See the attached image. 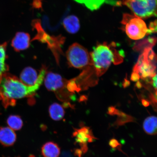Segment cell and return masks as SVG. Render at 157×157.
<instances>
[{
    "label": "cell",
    "instance_id": "cell-1",
    "mask_svg": "<svg viewBox=\"0 0 157 157\" xmlns=\"http://www.w3.org/2000/svg\"><path fill=\"white\" fill-rule=\"evenodd\" d=\"M47 72L46 66H43L34 85H25L20 79L7 72L3 75L0 82V100L4 107L16 105V99L34 95L43 83Z\"/></svg>",
    "mask_w": 157,
    "mask_h": 157
},
{
    "label": "cell",
    "instance_id": "cell-2",
    "mask_svg": "<svg viewBox=\"0 0 157 157\" xmlns=\"http://www.w3.org/2000/svg\"><path fill=\"white\" fill-rule=\"evenodd\" d=\"M123 56L122 52L119 54L105 43L100 44L90 54L91 65L93 66L97 75L100 76L105 73L112 63L122 62Z\"/></svg>",
    "mask_w": 157,
    "mask_h": 157
},
{
    "label": "cell",
    "instance_id": "cell-3",
    "mask_svg": "<svg viewBox=\"0 0 157 157\" xmlns=\"http://www.w3.org/2000/svg\"><path fill=\"white\" fill-rule=\"evenodd\" d=\"M156 55L151 47H148L139 57L133 71L138 73L142 79L152 78L156 74Z\"/></svg>",
    "mask_w": 157,
    "mask_h": 157
},
{
    "label": "cell",
    "instance_id": "cell-4",
    "mask_svg": "<svg viewBox=\"0 0 157 157\" xmlns=\"http://www.w3.org/2000/svg\"><path fill=\"white\" fill-rule=\"evenodd\" d=\"M121 6H126L133 15L142 19L157 16V0H122Z\"/></svg>",
    "mask_w": 157,
    "mask_h": 157
},
{
    "label": "cell",
    "instance_id": "cell-5",
    "mask_svg": "<svg viewBox=\"0 0 157 157\" xmlns=\"http://www.w3.org/2000/svg\"><path fill=\"white\" fill-rule=\"evenodd\" d=\"M121 23L124 25L127 36L133 40L142 39L147 34L148 29L143 19L134 15L124 13Z\"/></svg>",
    "mask_w": 157,
    "mask_h": 157
},
{
    "label": "cell",
    "instance_id": "cell-6",
    "mask_svg": "<svg viewBox=\"0 0 157 157\" xmlns=\"http://www.w3.org/2000/svg\"><path fill=\"white\" fill-rule=\"evenodd\" d=\"M44 80L47 89L54 92L59 99L66 101L69 98L72 99L73 95L67 89L68 80L60 75L51 72H46Z\"/></svg>",
    "mask_w": 157,
    "mask_h": 157
},
{
    "label": "cell",
    "instance_id": "cell-7",
    "mask_svg": "<svg viewBox=\"0 0 157 157\" xmlns=\"http://www.w3.org/2000/svg\"><path fill=\"white\" fill-rule=\"evenodd\" d=\"M66 56L68 64L72 67L82 69L91 65V58L87 50L77 43L69 48Z\"/></svg>",
    "mask_w": 157,
    "mask_h": 157
},
{
    "label": "cell",
    "instance_id": "cell-8",
    "mask_svg": "<svg viewBox=\"0 0 157 157\" xmlns=\"http://www.w3.org/2000/svg\"><path fill=\"white\" fill-rule=\"evenodd\" d=\"M30 35L25 32H17L12 41L11 45L17 52L28 48L30 45Z\"/></svg>",
    "mask_w": 157,
    "mask_h": 157
},
{
    "label": "cell",
    "instance_id": "cell-9",
    "mask_svg": "<svg viewBox=\"0 0 157 157\" xmlns=\"http://www.w3.org/2000/svg\"><path fill=\"white\" fill-rule=\"evenodd\" d=\"M14 131L9 127H0V143L5 147L12 146L16 140Z\"/></svg>",
    "mask_w": 157,
    "mask_h": 157
},
{
    "label": "cell",
    "instance_id": "cell-10",
    "mask_svg": "<svg viewBox=\"0 0 157 157\" xmlns=\"http://www.w3.org/2000/svg\"><path fill=\"white\" fill-rule=\"evenodd\" d=\"M77 2L85 6L92 11L97 10L105 4L117 6V0H74Z\"/></svg>",
    "mask_w": 157,
    "mask_h": 157
},
{
    "label": "cell",
    "instance_id": "cell-11",
    "mask_svg": "<svg viewBox=\"0 0 157 157\" xmlns=\"http://www.w3.org/2000/svg\"><path fill=\"white\" fill-rule=\"evenodd\" d=\"M38 75L36 70L29 67L23 69L20 75V80L25 85H34L38 79Z\"/></svg>",
    "mask_w": 157,
    "mask_h": 157
},
{
    "label": "cell",
    "instance_id": "cell-12",
    "mask_svg": "<svg viewBox=\"0 0 157 157\" xmlns=\"http://www.w3.org/2000/svg\"><path fill=\"white\" fill-rule=\"evenodd\" d=\"M64 28L68 33L74 34L77 33L80 28L79 19L74 15H69L63 21Z\"/></svg>",
    "mask_w": 157,
    "mask_h": 157
},
{
    "label": "cell",
    "instance_id": "cell-13",
    "mask_svg": "<svg viewBox=\"0 0 157 157\" xmlns=\"http://www.w3.org/2000/svg\"><path fill=\"white\" fill-rule=\"evenodd\" d=\"M89 128L84 127L80 129H76L73 133V136L76 137V142L79 143L81 146L87 144L90 138L95 139L90 133Z\"/></svg>",
    "mask_w": 157,
    "mask_h": 157
},
{
    "label": "cell",
    "instance_id": "cell-14",
    "mask_svg": "<svg viewBox=\"0 0 157 157\" xmlns=\"http://www.w3.org/2000/svg\"><path fill=\"white\" fill-rule=\"evenodd\" d=\"M42 154L44 157H58L60 148L56 143L47 142L42 147Z\"/></svg>",
    "mask_w": 157,
    "mask_h": 157
},
{
    "label": "cell",
    "instance_id": "cell-15",
    "mask_svg": "<svg viewBox=\"0 0 157 157\" xmlns=\"http://www.w3.org/2000/svg\"><path fill=\"white\" fill-rule=\"evenodd\" d=\"M157 117L151 116L147 117L143 123V129L147 134L156 135L157 133Z\"/></svg>",
    "mask_w": 157,
    "mask_h": 157
},
{
    "label": "cell",
    "instance_id": "cell-16",
    "mask_svg": "<svg viewBox=\"0 0 157 157\" xmlns=\"http://www.w3.org/2000/svg\"><path fill=\"white\" fill-rule=\"evenodd\" d=\"M49 111L50 117L55 121L60 120L64 117V109L62 106L59 104H52L49 107Z\"/></svg>",
    "mask_w": 157,
    "mask_h": 157
},
{
    "label": "cell",
    "instance_id": "cell-17",
    "mask_svg": "<svg viewBox=\"0 0 157 157\" xmlns=\"http://www.w3.org/2000/svg\"><path fill=\"white\" fill-rule=\"evenodd\" d=\"M8 125L13 130L17 131L22 128L23 122L19 116L11 115L8 118L7 121Z\"/></svg>",
    "mask_w": 157,
    "mask_h": 157
},
{
    "label": "cell",
    "instance_id": "cell-18",
    "mask_svg": "<svg viewBox=\"0 0 157 157\" xmlns=\"http://www.w3.org/2000/svg\"><path fill=\"white\" fill-rule=\"evenodd\" d=\"M117 115L118 118L115 123V125L117 126L123 125L125 123L132 122L134 120V118L120 111Z\"/></svg>",
    "mask_w": 157,
    "mask_h": 157
},
{
    "label": "cell",
    "instance_id": "cell-19",
    "mask_svg": "<svg viewBox=\"0 0 157 157\" xmlns=\"http://www.w3.org/2000/svg\"><path fill=\"white\" fill-rule=\"evenodd\" d=\"M7 45V42L0 44V61L5 62L6 58V50Z\"/></svg>",
    "mask_w": 157,
    "mask_h": 157
},
{
    "label": "cell",
    "instance_id": "cell-20",
    "mask_svg": "<svg viewBox=\"0 0 157 157\" xmlns=\"http://www.w3.org/2000/svg\"><path fill=\"white\" fill-rule=\"evenodd\" d=\"M157 32V21L156 20L154 22H151L149 25L147 34H150L153 33Z\"/></svg>",
    "mask_w": 157,
    "mask_h": 157
},
{
    "label": "cell",
    "instance_id": "cell-21",
    "mask_svg": "<svg viewBox=\"0 0 157 157\" xmlns=\"http://www.w3.org/2000/svg\"><path fill=\"white\" fill-rule=\"evenodd\" d=\"M109 144L111 148L113 149L119 148V147L121 146V145L120 144L117 139H112L110 140Z\"/></svg>",
    "mask_w": 157,
    "mask_h": 157
},
{
    "label": "cell",
    "instance_id": "cell-22",
    "mask_svg": "<svg viewBox=\"0 0 157 157\" xmlns=\"http://www.w3.org/2000/svg\"><path fill=\"white\" fill-rule=\"evenodd\" d=\"M33 7L36 9L42 8V3L41 0H34L32 3Z\"/></svg>",
    "mask_w": 157,
    "mask_h": 157
},
{
    "label": "cell",
    "instance_id": "cell-23",
    "mask_svg": "<svg viewBox=\"0 0 157 157\" xmlns=\"http://www.w3.org/2000/svg\"><path fill=\"white\" fill-rule=\"evenodd\" d=\"M140 76L138 73L133 72L131 74V79L133 82H137L140 79Z\"/></svg>",
    "mask_w": 157,
    "mask_h": 157
},
{
    "label": "cell",
    "instance_id": "cell-24",
    "mask_svg": "<svg viewBox=\"0 0 157 157\" xmlns=\"http://www.w3.org/2000/svg\"><path fill=\"white\" fill-rule=\"evenodd\" d=\"M116 109L115 107L111 106L108 108V113L111 115H114L115 110Z\"/></svg>",
    "mask_w": 157,
    "mask_h": 157
},
{
    "label": "cell",
    "instance_id": "cell-25",
    "mask_svg": "<svg viewBox=\"0 0 157 157\" xmlns=\"http://www.w3.org/2000/svg\"><path fill=\"white\" fill-rule=\"evenodd\" d=\"M152 84L153 86L156 90L157 88V75H155L152 77Z\"/></svg>",
    "mask_w": 157,
    "mask_h": 157
},
{
    "label": "cell",
    "instance_id": "cell-26",
    "mask_svg": "<svg viewBox=\"0 0 157 157\" xmlns=\"http://www.w3.org/2000/svg\"><path fill=\"white\" fill-rule=\"evenodd\" d=\"M142 102L143 105L145 107H148L150 105V102L145 99L142 100Z\"/></svg>",
    "mask_w": 157,
    "mask_h": 157
},
{
    "label": "cell",
    "instance_id": "cell-27",
    "mask_svg": "<svg viewBox=\"0 0 157 157\" xmlns=\"http://www.w3.org/2000/svg\"><path fill=\"white\" fill-rule=\"evenodd\" d=\"M82 151L80 149H77L75 151V154L78 157H81Z\"/></svg>",
    "mask_w": 157,
    "mask_h": 157
},
{
    "label": "cell",
    "instance_id": "cell-28",
    "mask_svg": "<svg viewBox=\"0 0 157 157\" xmlns=\"http://www.w3.org/2000/svg\"><path fill=\"white\" fill-rule=\"evenodd\" d=\"M129 84H130V83H129V82L128 80L125 79V83L123 84L124 87H126L129 85Z\"/></svg>",
    "mask_w": 157,
    "mask_h": 157
},
{
    "label": "cell",
    "instance_id": "cell-29",
    "mask_svg": "<svg viewBox=\"0 0 157 157\" xmlns=\"http://www.w3.org/2000/svg\"><path fill=\"white\" fill-rule=\"evenodd\" d=\"M136 86H137V87L139 88H140L142 87V84H141L140 82L139 81H137Z\"/></svg>",
    "mask_w": 157,
    "mask_h": 157
},
{
    "label": "cell",
    "instance_id": "cell-30",
    "mask_svg": "<svg viewBox=\"0 0 157 157\" xmlns=\"http://www.w3.org/2000/svg\"><path fill=\"white\" fill-rule=\"evenodd\" d=\"M80 100L81 101H85V100L87 99V98L85 97V96H82L81 98H80Z\"/></svg>",
    "mask_w": 157,
    "mask_h": 157
},
{
    "label": "cell",
    "instance_id": "cell-31",
    "mask_svg": "<svg viewBox=\"0 0 157 157\" xmlns=\"http://www.w3.org/2000/svg\"></svg>",
    "mask_w": 157,
    "mask_h": 157
}]
</instances>
